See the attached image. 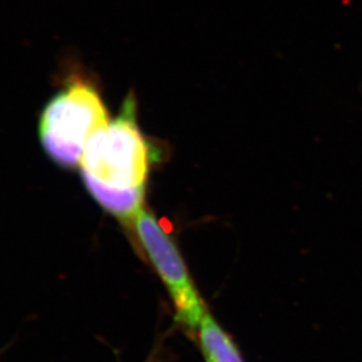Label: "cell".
Returning a JSON list of instances; mask_svg holds the SVG:
<instances>
[{"label":"cell","instance_id":"obj_4","mask_svg":"<svg viewBox=\"0 0 362 362\" xmlns=\"http://www.w3.org/2000/svg\"><path fill=\"white\" fill-rule=\"evenodd\" d=\"M195 337L206 362H245L233 339L207 313Z\"/></svg>","mask_w":362,"mask_h":362},{"label":"cell","instance_id":"obj_2","mask_svg":"<svg viewBox=\"0 0 362 362\" xmlns=\"http://www.w3.org/2000/svg\"><path fill=\"white\" fill-rule=\"evenodd\" d=\"M107 125V110L97 86L74 71L42 110L39 139L53 163L72 170L81 164L90 140Z\"/></svg>","mask_w":362,"mask_h":362},{"label":"cell","instance_id":"obj_3","mask_svg":"<svg viewBox=\"0 0 362 362\" xmlns=\"http://www.w3.org/2000/svg\"><path fill=\"white\" fill-rule=\"evenodd\" d=\"M132 223L147 258L171 296L177 320L192 334H197L209 312L192 281L178 248L152 213L143 209Z\"/></svg>","mask_w":362,"mask_h":362},{"label":"cell","instance_id":"obj_1","mask_svg":"<svg viewBox=\"0 0 362 362\" xmlns=\"http://www.w3.org/2000/svg\"><path fill=\"white\" fill-rule=\"evenodd\" d=\"M136 100L126 98L118 117L90 140L81 158V178L107 212L132 223L143 211L150 152L140 132Z\"/></svg>","mask_w":362,"mask_h":362}]
</instances>
